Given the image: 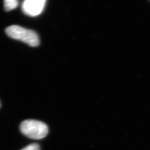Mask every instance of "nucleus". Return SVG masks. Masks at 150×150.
<instances>
[{
    "label": "nucleus",
    "mask_w": 150,
    "mask_h": 150,
    "mask_svg": "<svg viewBox=\"0 0 150 150\" xmlns=\"http://www.w3.org/2000/svg\"><path fill=\"white\" fill-rule=\"evenodd\" d=\"M7 36L13 39L21 41L31 47H37L40 45V39L37 33L33 30L18 26L12 25L5 30Z\"/></svg>",
    "instance_id": "obj_1"
},
{
    "label": "nucleus",
    "mask_w": 150,
    "mask_h": 150,
    "mask_svg": "<svg viewBox=\"0 0 150 150\" xmlns=\"http://www.w3.org/2000/svg\"><path fill=\"white\" fill-rule=\"evenodd\" d=\"M22 133L28 138L40 139L45 138L48 134V126L41 121L35 120H27L20 125Z\"/></svg>",
    "instance_id": "obj_2"
},
{
    "label": "nucleus",
    "mask_w": 150,
    "mask_h": 150,
    "mask_svg": "<svg viewBox=\"0 0 150 150\" xmlns=\"http://www.w3.org/2000/svg\"><path fill=\"white\" fill-rule=\"evenodd\" d=\"M46 2V0H25L22 4V11L28 16H38L43 11Z\"/></svg>",
    "instance_id": "obj_3"
},
{
    "label": "nucleus",
    "mask_w": 150,
    "mask_h": 150,
    "mask_svg": "<svg viewBox=\"0 0 150 150\" xmlns=\"http://www.w3.org/2000/svg\"><path fill=\"white\" fill-rule=\"evenodd\" d=\"M18 5L17 0H5L4 1V7L6 11H10L15 9Z\"/></svg>",
    "instance_id": "obj_4"
},
{
    "label": "nucleus",
    "mask_w": 150,
    "mask_h": 150,
    "mask_svg": "<svg viewBox=\"0 0 150 150\" xmlns=\"http://www.w3.org/2000/svg\"><path fill=\"white\" fill-rule=\"evenodd\" d=\"M21 150H40V148L39 145L36 144H33L27 146Z\"/></svg>",
    "instance_id": "obj_5"
},
{
    "label": "nucleus",
    "mask_w": 150,
    "mask_h": 150,
    "mask_svg": "<svg viewBox=\"0 0 150 150\" xmlns=\"http://www.w3.org/2000/svg\"><path fill=\"white\" fill-rule=\"evenodd\" d=\"M0 106H1V105H0Z\"/></svg>",
    "instance_id": "obj_6"
}]
</instances>
